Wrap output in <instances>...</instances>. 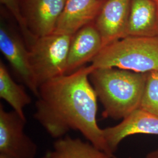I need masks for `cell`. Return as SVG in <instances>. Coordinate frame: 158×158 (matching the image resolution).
Masks as SVG:
<instances>
[{
  "mask_svg": "<svg viewBox=\"0 0 158 158\" xmlns=\"http://www.w3.org/2000/svg\"><path fill=\"white\" fill-rule=\"evenodd\" d=\"M27 119L0 105V155L12 158H35L36 144L24 132Z\"/></svg>",
  "mask_w": 158,
  "mask_h": 158,
  "instance_id": "5",
  "label": "cell"
},
{
  "mask_svg": "<svg viewBox=\"0 0 158 158\" xmlns=\"http://www.w3.org/2000/svg\"><path fill=\"white\" fill-rule=\"evenodd\" d=\"M72 36L53 32L38 37L29 48L31 66L39 88L51 79L66 74Z\"/></svg>",
  "mask_w": 158,
  "mask_h": 158,
  "instance_id": "4",
  "label": "cell"
},
{
  "mask_svg": "<svg viewBox=\"0 0 158 158\" xmlns=\"http://www.w3.org/2000/svg\"><path fill=\"white\" fill-rule=\"evenodd\" d=\"M104 2L100 0H66L54 32L73 35L94 22Z\"/></svg>",
  "mask_w": 158,
  "mask_h": 158,
  "instance_id": "11",
  "label": "cell"
},
{
  "mask_svg": "<svg viewBox=\"0 0 158 158\" xmlns=\"http://www.w3.org/2000/svg\"><path fill=\"white\" fill-rule=\"evenodd\" d=\"M66 0H24L23 14L30 31L36 37L55 32Z\"/></svg>",
  "mask_w": 158,
  "mask_h": 158,
  "instance_id": "9",
  "label": "cell"
},
{
  "mask_svg": "<svg viewBox=\"0 0 158 158\" xmlns=\"http://www.w3.org/2000/svg\"><path fill=\"white\" fill-rule=\"evenodd\" d=\"M139 108L158 116V71L147 73Z\"/></svg>",
  "mask_w": 158,
  "mask_h": 158,
  "instance_id": "15",
  "label": "cell"
},
{
  "mask_svg": "<svg viewBox=\"0 0 158 158\" xmlns=\"http://www.w3.org/2000/svg\"><path fill=\"white\" fill-rule=\"evenodd\" d=\"M90 65L51 79L40 85L35 118L50 135L60 138L77 131L113 157L97 124V98L91 83Z\"/></svg>",
  "mask_w": 158,
  "mask_h": 158,
  "instance_id": "1",
  "label": "cell"
},
{
  "mask_svg": "<svg viewBox=\"0 0 158 158\" xmlns=\"http://www.w3.org/2000/svg\"><path fill=\"white\" fill-rule=\"evenodd\" d=\"M0 97L8 102L23 119H27L23 109L31 103L32 99L23 85H18L13 80L2 62L0 63Z\"/></svg>",
  "mask_w": 158,
  "mask_h": 158,
  "instance_id": "14",
  "label": "cell"
},
{
  "mask_svg": "<svg viewBox=\"0 0 158 158\" xmlns=\"http://www.w3.org/2000/svg\"><path fill=\"white\" fill-rule=\"evenodd\" d=\"M103 135L112 154L119 143L135 134L158 135V116L140 108L123 119L118 124L102 129Z\"/></svg>",
  "mask_w": 158,
  "mask_h": 158,
  "instance_id": "8",
  "label": "cell"
},
{
  "mask_svg": "<svg viewBox=\"0 0 158 158\" xmlns=\"http://www.w3.org/2000/svg\"><path fill=\"white\" fill-rule=\"evenodd\" d=\"M0 158H12L11 157H8V156H4V155H0Z\"/></svg>",
  "mask_w": 158,
  "mask_h": 158,
  "instance_id": "19",
  "label": "cell"
},
{
  "mask_svg": "<svg viewBox=\"0 0 158 158\" xmlns=\"http://www.w3.org/2000/svg\"><path fill=\"white\" fill-rule=\"evenodd\" d=\"M147 73L118 68L93 69L89 79L104 107V116L124 118L139 108Z\"/></svg>",
  "mask_w": 158,
  "mask_h": 158,
  "instance_id": "2",
  "label": "cell"
},
{
  "mask_svg": "<svg viewBox=\"0 0 158 158\" xmlns=\"http://www.w3.org/2000/svg\"><path fill=\"white\" fill-rule=\"evenodd\" d=\"M145 158H158V149L148 153Z\"/></svg>",
  "mask_w": 158,
  "mask_h": 158,
  "instance_id": "17",
  "label": "cell"
},
{
  "mask_svg": "<svg viewBox=\"0 0 158 158\" xmlns=\"http://www.w3.org/2000/svg\"><path fill=\"white\" fill-rule=\"evenodd\" d=\"M100 1H102V2H105L106 0H100Z\"/></svg>",
  "mask_w": 158,
  "mask_h": 158,
  "instance_id": "21",
  "label": "cell"
},
{
  "mask_svg": "<svg viewBox=\"0 0 158 158\" xmlns=\"http://www.w3.org/2000/svg\"><path fill=\"white\" fill-rule=\"evenodd\" d=\"M158 36V12L154 0H131L127 36Z\"/></svg>",
  "mask_w": 158,
  "mask_h": 158,
  "instance_id": "12",
  "label": "cell"
},
{
  "mask_svg": "<svg viewBox=\"0 0 158 158\" xmlns=\"http://www.w3.org/2000/svg\"><path fill=\"white\" fill-rule=\"evenodd\" d=\"M103 48L101 36L94 22L74 34L68 53L66 74L72 73L85 63L91 62Z\"/></svg>",
  "mask_w": 158,
  "mask_h": 158,
  "instance_id": "10",
  "label": "cell"
},
{
  "mask_svg": "<svg viewBox=\"0 0 158 158\" xmlns=\"http://www.w3.org/2000/svg\"><path fill=\"white\" fill-rule=\"evenodd\" d=\"M90 142L65 136L59 138L51 151V158H113Z\"/></svg>",
  "mask_w": 158,
  "mask_h": 158,
  "instance_id": "13",
  "label": "cell"
},
{
  "mask_svg": "<svg viewBox=\"0 0 158 158\" xmlns=\"http://www.w3.org/2000/svg\"><path fill=\"white\" fill-rule=\"evenodd\" d=\"M131 0H106L94 21L103 48L127 36Z\"/></svg>",
  "mask_w": 158,
  "mask_h": 158,
  "instance_id": "7",
  "label": "cell"
},
{
  "mask_svg": "<svg viewBox=\"0 0 158 158\" xmlns=\"http://www.w3.org/2000/svg\"><path fill=\"white\" fill-rule=\"evenodd\" d=\"M155 1V3H156V7H157V10H158V0H154Z\"/></svg>",
  "mask_w": 158,
  "mask_h": 158,
  "instance_id": "20",
  "label": "cell"
},
{
  "mask_svg": "<svg viewBox=\"0 0 158 158\" xmlns=\"http://www.w3.org/2000/svg\"><path fill=\"white\" fill-rule=\"evenodd\" d=\"M91 68H115L139 73L158 71V36H126L106 46Z\"/></svg>",
  "mask_w": 158,
  "mask_h": 158,
  "instance_id": "3",
  "label": "cell"
},
{
  "mask_svg": "<svg viewBox=\"0 0 158 158\" xmlns=\"http://www.w3.org/2000/svg\"><path fill=\"white\" fill-rule=\"evenodd\" d=\"M0 1L2 4L6 6L15 18L22 31L27 46L29 48L38 37L30 31L18 0H0Z\"/></svg>",
  "mask_w": 158,
  "mask_h": 158,
  "instance_id": "16",
  "label": "cell"
},
{
  "mask_svg": "<svg viewBox=\"0 0 158 158\" xmlns=\"http://www.w3.org/2000/svg\"><path fill=\"white\" fill-rule=\"evenodd\" d=\"M42 158H51V151L46 152Z\"/></svg>",
  "mask_w": 158,
  "mask_h": 158,
  "instance_id": "18",
  "label": "cell"
},
{
  "mask_svg": "<svg viewBox=\"0 0 158 158\" xmlns=\"http://www.w3.org/2000/svg\"><path fill=\"white\" fill-rule=\"evenodd\" d=\"M0 50L23 83L38 98L39 86L31 66L29 50L17 34L4 25L0 28Z\"/></svg>",
  "mask_w": 158,
  "mask_h": 158,
  "instance_id": "6",
  "label": "cell"
}]
</instances>
